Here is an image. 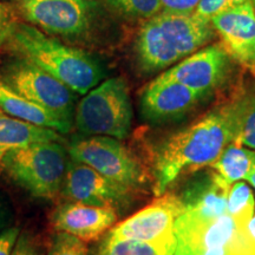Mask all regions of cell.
Instances as JSON below:
<instances>
[{"mask_svg":"<svg viewBox=\"0 0 255 255\" xmlns=\"http://www.w3.org/2000/svg\"><path fill=\"white\" fill-rule=\"evenodd\" d=\"M7 46L77 95H87L105 77L101 62L91 53L70 46L25 21H15Z\"/></svg>","mask_w":255,"mask_h":255,"instance_id":"7a4b0ae2","label":"cell"},{"mask_svg":"<svg viewBox=\"0 0 255 255\" xmlns=\"http://www.w3.org/2000/svg\"><path fill=\"white\" fill-rule=\"evenodd\" d=\"M19 237V229L8 228L0 233V255H11L15 242Z\"/></svg>","mask_w":255,"mask_h":255,"instance_id":"f1b7e54d","label":"cell"},{"mask_svg":"<svg viewBox=\"0 0 255 255\" xmlns=\"http://www.w3.org/2000/svg\"><path fill=\"white\" fill-rule=\"evenodd\" d=\"M254 167L255 150L237 142L231 143L210 165L220 180L228 187L240 180H247Z\"/></svg>","mask_w":255,"mask_h":255,"instance_id":"d6986e66","label":"cell"},{"mask_svg":"<svg viewBox=\"0 0 255 255\" xmlns=\"http://www.w3.org/2000/svg\"><path fill=\"white\" fill-rule=\"evenodd\" d=\"M180 197L163 194L145 208L110 229L107 237L159 241L175 238V223L183 213Z\"/></svg>","mask_w":255,"mask_h":255,"instance_id":"30bf717a","label":"cell"},{"mask_svg":"<svg viewBox=\"0 0 255 255\" xmlns=\"http://www.w3.org/2000/svg\"><path fill=\"white\" fill-rule=\"evenodd\" d=\"M0 78L23 97L52 114L71 131L77 95L71 89L20 56L1 63Z\"/></svg>","mask_w":255,"mask_h":255,"instance_id":"8992f818","label":"cell"},{"mask_svg":"<svg viewBox=\"0 0 255 255\" xmlns=\"http://www.w3.org/2000/svg\"><path fill=\"white\" fill-rule=\"evenodd\" d=\"M247 181H248V183H250L251 186L253 187L254 189H255V167L253 168V170L251 171V174L248 175V177H247Z\"/></svg>","mask_w":255,"mask_h":255,"instance_id":"f546056e","label":"cell"},{"mask_svg":"<svg viewBox=\"0 0 255 255\" xmlns=\"http://www.w3.org/2000/svg\"><path fill=\"white\" fill-rule=\"evenodd\" d=\"M62 194L72 202L119 209L129 203L131 189L110 181L103 175L70 158Z\"/></svg>","mask_w":255,"mask_h":255,"instance_id":"7c38bea8","label":"cell"},{"mask_svg":"<svg viewBox=\"0 0 255 255\" xmlns=\"http://www.w3.org/2000/svg\"><path fill=\"white\" fill-rule=\"evenodd\" d=\"M70 156L62 142L50 141L14 149L0 168L15 184L37 199L53 200L62 193Z\"/></svg>","mask_w":255,"mask_h":255,"instance_id":"277c9868","label":"cell"},{"mask_svg":"<svg viewBox=\"0 0 255 255\" xmlns=\"http://www.w3.org/2000/svg\"><path fill=\"white\" fill-rule=\"evenodd\" d=\"M0 111L14 119L34 124V126L50 128L59 133L70 132L68 128L57 117L18 94L1 78H0Z\"/></svg>","mask_w":255,"mask_h":255,"instance_id":"ac0fdd59","label":"cell"},{"mask_svg":"<svg viewBox=\"0 0 255 255\" xmlns=\"http://www.w3.org/2000/svg\"><path fill=\"white\" fill-rule=\"evenodd\" d=\"M250 97L244 95L215 108L159 144L154 161L156 195H163L178 177L210 167L237 141Z\"/></svg>","mask_w":255,"mask_h":255,"instance_id":"6da1fadb","label":"cell"},{"mask_svg":"<svg viewBox=\"0 0 255 255\" xmlns=\"http://www.w3.org/2000/svg\"><path fill=\"white\" fill-rule=\"evenodd\" d=\"M251 0H200L195 13L206 19H212L214 15L240 6Z\"/></svg>","mask_w":255,"mask_h":255,"instance_id":"d4e9b609","label":"cell"},{"mask_svg":"<svg viewBox=\"0 0 255 255\" xmlns=\"http://www.w3.org/2000/svg\"><path fill=\"white\" fill-rule=\"evenodd\" d=\"M176 238L159 241H142L135 239L105 237L95 255H174Z\"/></svg>","mask_w":255,"mask_h":255,"instance_id":"ffe728a7","label":"cell"},{"mask_svg":"<svg viewBox=\"0 0 255 255\" xmlns=\"http://www.w3.org/2000/svg\"><path fill=\"white\" fill-rule=\"evenodd\" d=\"M116 220L117 214L115 209L72 201L57 207L52 214V223L56 232L66 233L84 242L100 238L113 227Z\"/></svg>","mask_w":255,"mask_h":255,"instance_id":"9a60e30c","label":"cell"},{"mask_svg":"<svg viewBox=\"0 0 255 255\" xmlns=\"http://www.w3.org/2000/svg\"><path fill=\"white\" fill-rule=\"evenodd\" d=\"M162 11L178 12V13H193L199 5L200 0H159Z\"/></svg>","mask_w":255,"mask_h":255,"instance_id":"4316f807","label":"cell"},{"mask_svg":"<svg viewBox=\"0 0 255 255\" xmlns=\"http://www.w3.org/2000/svg\"><path fill=\"white\" fill-rule=\"evenodd\" d=\"M234 227L228 214L216 220H202L183 212L175 223L174 255H229Z\"/></svg>","mask_w":255,"mask_h":255,"instance_id":"8fae6325","label":"cell"},{"mask_svg":"<svg viewBox=\"0 0 255 255\" xmlns=\"http://www.w3.org/2000/svg\"><path fill=\"white\" fill-rule=\"evenodd\" d=\"M1 216H2V214H1V207H0V220H1Z\"/></svg>","mask_w":255,"mask_h":255,"instance_id":"1f68e13d","label":"cell"},{"mask_svg":"<svg viewBox=\"0 0 255 255\" xmlns=\"http://www.w3.org/2000/svg\"><path fill=\"white\" fill-rule=\"evenodd\" d=\"M215 31L209 19L193 13L161 11L148 19L135 39V56L144 72H157L206 46Z\"/></svg>","mask_w":255,"mask_h":255,"instance_id":"3957f363","label":"cell"},{"mask_svg":"<svg viewBox=\"0 0 255 255\" xmlns=\"http://www.w3.org/2000/svg\"><path fill=\"white\" fill-rule=\"evenodd\" d=\"M15 21L17 19L11 6L0 2V49L7 45Z\"/></svg>","mask_w":255,"mask_h":255,"instance_id":"484cf974","label":"cell"},{"mask_svg":"<svg viewBox=\"0 0 255 255\" xmlns=\"http://www.w3.org/2000/svg\"><path fill=\"white\" fill-rule=\"evenodd\" d=\"M235 142L255 150V94L251 95Z\"/></svg>","mask_w":255,"mask_h":255,"instance_id":"cb8c5ba5","label":"cell"},{"mask_svg":"<svg viewBox=\"0 0 255 255\" xmlns=\"http://www.w3.org/2000/svg\"><path fill=\"white\" fill-rule=\"evenodd\" d=\"M210 23L229 58L255 77V12L252 0L214 15Z\"/></svg>","mask_w":255,"mask_h":255,"instance_id":"4fadbf2b","label":"cell"},{"mask_svg":"<svg viewBox=\"0 0 255 255\" xmlns=\"http://www.w3.org/2000/svg\"><path fill=\"white\" fill-rule=\"evenodd\" d=\"M11 255H40L36 241L27 233H23L17 239Z\"/></svg>","mask_w":255,"mask_h":255,"instance_id":"83f0119b","label":"cell"},{"mask_svg":"<svg viewBox=\"0 0 255 255\" xmlns=\"http://www.w3.org/2000/svg\"><path fill=\"white\" fill-rule=\"evenodd\" d=\"M231 187L214 171L191 181L181 197L184 213L202 220H216L228 214L227 199Z\"/></svg>","mask_w":255,"mask_h":255,"instance_id":"2e32d148","label":"cell"},{"mask_svg":"<svg viewBox=\"0 0 255 255\" xmlns=\"http://www.w3.org/2000/svg\"><path fill=\"white\" fill-rule=\"evenodd\" d=\"M233 60L220 44L202 47L163 72L206 98L220 89L232 72Z\"/></svg>","mask_w":255,"mask_h":255,"instance_id":"9c48e42d","label":"cell"},{"mask_svg":"<svg viewBox=\"0 0 255 255\" xmlns=\"http://www.w3.org/2000/svg\"><path fill=\"white\" fill-rule=\"evenodd\" d=\"M252 4H253V7H254V12H255V0H252Z\"/></svg>","mask_w":255,"mask_h":255,"instance_id":"4dcf8cb0","label":"cell"},{"mask_svg":"<svg viewBox=\"0 0 255 255\" xmlns=\"http://www.w3.org/2000/svg\"><path fill=\"white\" fill-rule=\"evenodd\" d=\"M14 7L25 23L64 39L87 36L92 26L88 0H14Z\"/></svg>","mask_w":255,"mask_h":255,"instance_id":"ba28073f","label":"cell"},{"mask_svg":"<svg viewBox=\"0 0 255 255\" xmlns=\"http://www.w3.org/2000/svg\"><path fill=\"white\" fill-rule=\"evenodd\" d=\"M66 149L73 161L88 165L121 186L132 190L145 182L141 164L120 139L78 133L70 139Z\"/></svg>","mask_w":255,"mask_h":255,"instance_id":"52a82bcc","label":"cell"},{"mask_svg":"<svg viewBox=\"0 0 255 255\" xmlns=\"http://www.w3.org/2000/svg\"><path fill=\"white\" fill-rule=\"evenodd\" d=\"M132 107L126 79L103 81L76 105L73 126L79 133L123 139L131 129Z\"/></svg>","mask_w":255,"mask_h":255,"instance_id":"5b68a950","label":"cell"},{"mask_svg":"<svg viewBox=\"0 0 255 255\" xmlns=\"http://www.w3.org/2000/svg\"><path fill=\"white\" fill-rule=\"evenodd\" d=\"M58 141L63 137L56 130L14 119L0 111V163L4 156L14 149L39 142Z\"/></svg>","mask_w":255,"mask_h":255,"instance_id":"e0dca14e","label":"cell"},{"mask_svg":"<svg viewBox=\"0 0 255 255\" xmlns=\"http://www.w3.org/2000/svg\"><path fill=\"white\" fill-rule=\"evenodd\" d=\"M202 100V96L162 73L143 90L139 107L149 122L163 123L182 119Z\"/></svg>","mask_w":255,"mask_h":255,"instance_id":"5bb4252c","label":"cell"},{"mask_svg":"<svg viewBox=\"0 0 255 255\" xmlns=\"http://www.w3.org/2000/svg\"><path fill=\"white\" fill-rule=\"evenodd\" d=\"M49 255H88V248L84 241L66 233L57 232L51 241Z\"/></svg>","mask_w":255,"mask_h":255,"instance_id":"603a6c76","label":"cell"},{"mask_svg":"<svg viewBox=\"0 0 255 255\" xmlns=\"http://www.w3.org/2000/svg\"><path fill=\"white\" fill-rule=\"evenodd\" d=\"M115 12L130 19H150L162 11L159 0H105Z\"/></svg>","mask_w":255,"mask_h":255,"instance_id":"7402d4cb","label":"cell"},{"mask_svg":"<svg viewBox=\"0 0 255 255\" xmlns=\"http://www.w3.org/2000/svg\"><path fill=\"white\" fill-rule=\"evenodd\" d=\"M228 215L237 228L246 227L255 212V197L253 190L244 182L232 184L227 199Z\"/></svg>","mask_w":255,"mask_h":255,"instance_id":"44dd1931","label":"cell"}]
</instances>
